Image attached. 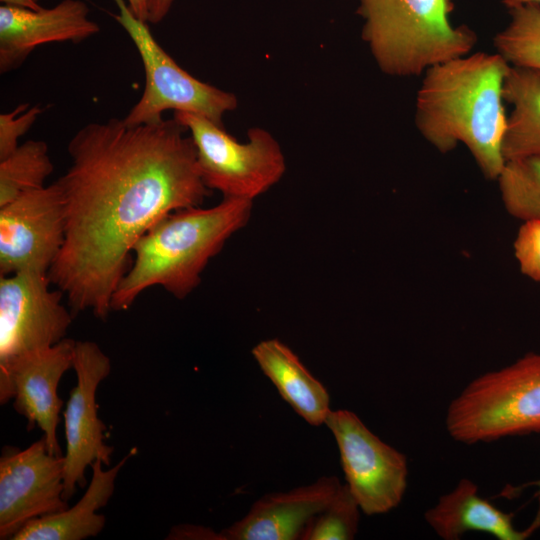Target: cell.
Here are the masks:
<instances>
[{"label": "cell", "mask_w": 540, "mask_h": 540, "mask_svg": "<svg viewBox=\"0 0 540 540\" xmlns=\"http://www.w3.org/2000/svg\"><path fill=\"white\" fill-rule=\"evenodd\" d=\"M176 119L127 125L93 122L70 139L71 166L59 184L65 241L48 276L75 317L105 320L131 266L139 238L167 214L198 207L210 195L193 139Z\"/></svg>", "instance_id": "6da1fadb"}, {"label": "cell", "mask_w": 540, "mask_h": 540, "mask_svg": "<svg viewBox=\"0 0 540 540\" xmlns=\"http://www.w3.org/2000/svg\"><path fill=\"white\" fill-rule=\"evenodd\" d=\"M510 64L497 52H476L423 73L415 126L441 153L466 146L483 175L496 180L505 164L507 125L503 87Z\"/></svg>", "instance_id": "7a4b0ae2"}, {"label": "cell", "mask_w": 540, "mask_h": 540, "mask_svg": "<svg viewBox=\"0 0 540 540\" xmlns=\"http://www.w3.org/2000/svg\"><path fill=\"white\" fill-rule=\"evenodd\" d=\"M253 201L224 197L213 207L171 212L145 232L133 247V264L118 284L111 309L127 310L152 286L178 299L201 281L208 262L251 217Z\"/></svg>", "instance_id": "3957f363"}, {"label": "cell", "mask_w": 540, "mask_h": 540, "mask_svg": "<svg viewBox=\"0 0 540 540\" xmlns=\"http://www.w3.org/2000/svg\"><path fill=\"white\" fill-rule=\"evenodd\" d=\"M452 0H359L362 38L380 70L395 77L469 54L477 37L450 21Z\"/></svg>", "instance_id": "277c9868"}, {"label": "cell", "mask_w": 540, "mask_h": 540, "mask_svg": "<svg viewBox=\"0 0 540 540\" xmlns=\"http://www.w3.org/2000/svg\"><path fill=\"white\" fill-rule=\"evenodd\" d=\"M445 425L470 445L540 433V352L473 379L449 404Z\"/></svg>", "instance_id": "5b68a950"}, {"label": "cell", "mask_w": 540, "mask_h": 540, "mask_svg": "<svg viewBox=\"0 0 540 540\" xmlns=\"http://www.w3.org/2000/svg\"><path fill=\"white\" fill-rule=\"evenodd\" d=\"M193 139L201 178L223 198L253 201L279 182L286 171L282 149L267 130L248 131V141L238 142L224 127L189 113L174 112Z\"/></svg>", "instance_id": "8992f818"}, {"label": "cell", "mask_w": 540, "mask_h": 540, "mask_svg": "<svg viewBox=\"0 0 540 540\" xmlns=\"http://www.w3.org/2000/svg\"><path fill=\"white\" fill-rule=\"evenodd\" d=\"M114 1L119 9L116 19L134 42L145 71L143 94L123 121L131 126L157 123L163 120V112L174 110L203 116L224 127L223 116L237 108V97L182 69L157 43L146 22L124 0Z\"/></svg>", "instance_id": "52a82bcc"}, {"label": "cell", "mask_w": 540, "mask_h": 540, "mask_svg": "<svg viewBox=\"0 0 540 540\" xmlns=\"http://www.w3.org/2000/svg\"><path fill=\"white\" fill-rule=\"evenodd\" d=\"M325 424L336 440L346 485L361 511L375 515L396 508L407 489V457L376 436L352 411L331 410Z\"/></svg>", "instance_id": "ba28073f"}, {"label": "cell", "mask_w": 540, "mask_h": 540, "mask_svg": "<svg viewBox=\"0 0 540 540\" xmlns=\"http://www.w3.org/2000/svg\"><path fill=\"white\" fill-rule=\"evenodd\" d=\"M50 284L47 273L0 276V373L66 338L74 316L62 303L64 293Z\"/></svg>", "instance_id": "9c48e42d"}, {"label": "cell", "mask_w": 540, "mask_h": 540, "mask_svg": "<svg viewBox=\"0 0 540 540\" xmlns=\"http://www.w3.org/2000/svg\"><path fill=\"white\" fill-rule=\"evenodd\" d=\"M62 190L55 181L0 207V276L47 273L65 241Z\"/></svg>", "instance_id": "30bf717a"}, {"label": "cell", "mask_w": 540, "mask_h": 540, "mask_svg": "<svg viewBox=\"0 0 540 540\" xmlns=\"http://www.w3.org/2000/svg\"><path fill=\"white\" fill-rule=\"evenodd\" d=\"M63 456L42 437L25 449L3 447L0 457V539H12L27 523L68 508Z\"/></svg>", "instance_id": "8fae6325"}, {"label": "cell", "mask_w": 540, "mask_h": 540, "mask_svg": "<svg viewBox=\"0 0 540 540\" xmlns=\"http://www.w3.org/2000/svg\"><path fill=\"white\" fill-rule=\"evenodd\" d=\"M73 369L77 382L70 391L64 411L66 454L64 455V499L86 485L88 467L101 459L109 465L113 447L104 444L106 426L98 417L96 391L109 376L110 358L92 341H76Z\"/></svg>", "instance_id": "7c38bea8"}, {"label": "cell", "mask_w": 540, "mask_h": 540, "mask_svg": "<svg viewBox=\"0 0 540 540\" xmlns=\"http://www.w3.org/2000/svg\"><path fill=\"white\" fill-rule=\"evenodd\" d=\"M76 341L64 338L54 346L23 355L0 373V404L13 399L26 418L27 430L38 426L51 454L63 456L56 437L63 401L57 394L64 373L73 368Z\"/></svg>", "instance_id": "4fadbf2b"}, {"label": "cell", "mask_w": 540, "mask_h": 540, "mask_svg": "<svg viewBox=\"0 0 540 540\" xmlns=\"http://www.w3.org/2000/svg\"><path fill=\"white\" fill-rule=\"evenodd\" d=\"M89 8L81 0H62L56 6L38 10L0 7V72L22 65L40 45L53 42H81L100 31L90 20Z\"/></svg>", "instance_id": "5bb4252c"}, {"label": "cell", "mask_w": 540, "mask_h": 540, "mask_svg": "<svg viewBox=\"0 0 540 540\" xmlns=\"http://www.w3.org/2000/svg\"><path fill=\"white\" fill-rule=\"evenodd\" d=\"M341 483L324 476L288 492L259 498L240 520L222 530L223 540L301 539L309 522L331 502Z\"/></svg>", "instance_id": "9a60e30c"}, {"label": "cell", "mask_w": 540, "mask_h": 540, "mask_svg": "<svg viewBox=\"0 0 540 540\" xmlns=\"http://www.w3.org/2000/svg\"><path fill=\"white\" fill-rule=\"evenodd\" d=\"M537 515L523 530L514 525V513H507L478 493V486L462 478L454 489L442 495L424 513L427 524L444 540H457L470 531L488 533L499 540H525L540 528V497Z\"/></svg>", "instance_id": "2e32d148"}, {"label": "cell", "mask_w": 540, "mask_h": 540, "mask_svg": "<svg viewBox=\"0 0 540 540\" xmlns=\"http://www.w3.org/2000/svg\"><path fill=\"white\" fill-rule=\"evenodd\" d=\"M134 450L125 455L115 466L103 469V461L92 465V478L86 492L71 508L27 523L12 540H83L97 536L106 519L96 511L106 506L113 495L115 480Z\"/></svg>", "instance_id": "e0dca14e"}, {"label": "cell", "mask_w": 540, "mask_h": 540, "mask_svg": "<svg viewBox=\"0 0 540 540\" xmlns=\"http://www.w3.org/2000/svg\"><path fill=\"white\" fill-rule=\"evenodd\" d=\"M252 355L299 416L313 426L325 424L331 411L329 393L285 343L276 338L263 340L253 347Z\"/></svg>", "instance_id": "ac0fdd59"}, {"label": "cell", "mask_w": 540, "mask_h": 540, "mask_svg": "<svg viewBox=\"0 0 540 540\" xmlns=\"http://www.w3.org/2000/svg\"><path fill=\"white\" fill-rule=\"evenodd\" d=\"M503 96L513 107L503 138L505 161L540 156V70L510 66Z\"/></svg>", "instance_id": "d6986e66"}, {"label": "cell", "mask_w": 540, "mask_h": 540, "mask_svg": "<svg viewBox=\"0 0 540 540\" xmlns=\"http://www.w3.org/2000/svg\"><path fill=\"white\" fill-rule=\"evenodd\" d=\"M54 166L42 140H28L0 160V207L19 195L44 187Z\"/></svg>", "instance_id": "ffe728a7"}, {"label": "cell", "mask_w": 540, "mask_h": 540, "mask_svg": "<svg viewBox=\"0 0 540 540\" xmlns=\"http://www.w3.org/2000/svg\"><path fill=\"white\" fill-rule=\"evenodd\" d=\"M510 20L494 37V47L511 66L540 70V4L508 8Z\"/></svg>", "instance_id": "44dd1931"}, {"label": "cell", "mask_w": 540, "mask_h": 540, "mask_svg": "<svg viewBox=\"0 0 540 540\" xmlns=\"http://www.w3.org/2000/svg\"><path fill=\"white\" fill-rule=\"evenodd\" d=\"M496 181L511 216L522 222L540 220V156L505 161Z\"/></svg>", "instance_id": "7402d4cb"}, {"label": "cell", "mask_w": 540, "mask_h": 540, "mask_svg": "<svg viewBox=\"0 0 540 540\" xmlns=\"http://www.w3.org/2000/svg\"><path fill=\"white\" fill-rule=\"evenodd\" d=\"M360 507L346 484L305 528L301 540H351L358 531Z\"/></svg>", "instance_id": "603a6c76"}, {"label": "cell", "mask_w": 540, "mask_h": 540, "mask_svg": "<svg viewBox=\"0 0 540 540\" xmlns=\"http://www.w3.org/2000/svg\"><path fill=\"white\" fill-rule=\"evenodd\" d=\"M42 111L38 105L30 107L23 103L10 112L0 114V160L17 149L19 138L28 132Z\"/></svg>", "instance_id": "cb8c5ba5"}, {"label": "cell", "mask_w": 540, "mask_h": 540, "mask_svg": "<svg viewBox=\"0 0 540 540\" xmlns=\"http://www.w3.org/2000/svg\"><path fill=\"white\" fill-rule=\"evenodd\" d=\"M513 249L521 273L540 283V220L523 221Z\"/></svg>", "instance_id": "d4e9b609"}, {"label": "cell", "mask_w": 540, "mask_h": 540, "mask_svg": "<svg viewBox=\"0 0 540 540\" xmlns=\"http://www.w3.org/2000/svg\"><path fill=\"white\" fill-rule=\"evenodd\" d=\"M170 538L173 539H222L220 534H216L209 528L187 525L186 527L173 528Z\"/></svg>", "instance_id": "484cf974"}, {"label": "cell", "mask_w": 540, "mask_h": 540, "mask_svg": "<svg viewBox=\"0 0 540 540\" xmlns=\"http://www.w3.org/2000/svg\"><path fill=\"white\" fill-rule=\"evenodd\" d=\"M174 0H148L147 22L159 23L168 14Z\"/></svg>", "instance_id": "4316f807"}, {"label": "cell", "mask_w": 540, "mask_h": 540, "mask_svg": "<svg viewBox=\"0 0 540 540\" xmlns=\"http://www.w3.org/2000/svg\"><path fill=\"white\" fill-rule=\"evenodd\" d=\"M132 13L140 20L147 22L148 0H127Z\"/></svg>", "instance_id": "83f0119b"}, {"label": "cell", "mask_w": 540, "mask_h": 540, "mask_svg": "<svg viewBox=\"0 0 540 540\" xmlns=\"http://www.w3.org/2000/svg\"><path fill=\"white\" fill-rule=\"evenodd\" d=\"M528 487H535L537 489V491L534 493V496L535 497H540V479L526 482V483H524V484H522V485H520L518 487H512L511 489L506 488L502 492V495L511 497L512 495H517L520 490H523V489L528 488Z\"/></svg>", "instance_id": "f1b7e54d"}, {"label": "cell", "mask_w": 540, "mask_h": 540, "mask_svg": "<svg viewBox=\"0 0 540 540\" xmlns=\"http://www.w3.org/2000/svg\"><path fill=\"white\" fill-rule=\"evenodd\" d=\"M3 5L16 6L38 10L42 7L38 4L36 0H0Z\"/></svg>", "instance_id": "f546056e"}, {"label": "cell", "mask_w": 540, "mask_h": 540, "mask_svg": "<svg viewBox=\"0 0 540 540\" xmlns=\"http://www.w3.org/2000/svg\"><path fill=\"white\" fill-rule=\"evenodd\" d=\"M504 3L509 8V7L522 5V4H527V3H538V4H540V0H504Z\"/></svg>", "instance_id": "4dcf8cb0"}, {"label": "cell", "mask_w": 540, "mask_h": 540, "mask_svg": "<svg viewBox=\"0 0 540 540\" xmlns=\"http://www.w3.org/2000/svg\"><path fill=\"white\" fill-rule=\"evenodd\" d=\"M36 1H38V0H36Z\"/></svg>", "instance_id": "1f68e13d"}]
</instances>
